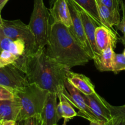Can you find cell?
Returning <instances> with one entry per match:
<instances>
[{"label": "cell", "instance_id": "6da1fadb", "mask_svg": "<svg viewBox=\"0 0 125 125\" xmlns=\"http://www.w3.org/2000/svg\"><path fill=\"white\" fill-rule=\"evenodd\" d=\"M24 73L29 84L59 95L65 89L67 68L50 59L45 47L20 57L13 65Z\"/></svg>", "mask_w": 125, "mask_h": 125}, {"label": "cell", "instance_id": "7a4b0ae2", "mask_svg": "<svg viewBox=\"0 0 125 125\" xmlns=\"http://www.w3.org/2000/svg\"><path fill=\"white\" fill-rule=\"evenodd\" d=\"M45 51L48 57L68 70L84 65L91 60L77 43L68 28L60 23H51Z\"/></svg>", "mask_w": 125, "mask_h": 125}, {"label": "cell", "instance_id": "3957f363", "mask_svg": "<svg viewBox=\"0 0 125 125\" xmlns=\"http://www.w3.org/2000/svg\"><path fill=\"white\" fill-rule=\"evenodd\" d=\"M13 92L21 106L18 121L41 114L49 92L41 89L36 84H29L23 87L15 89Z\"/></svg>", "mask_w": 125, "mask_h": 125}, {"label": "cell", "instance_id": "277c9868", "mask_svg": "<svg viewBox=\"0 0 125 125\" xmlns=\"http://www.w3.org/2000/svg\"><path fill=\"white\" fill-rule=\"evenodd\" d=\"M35 39V50L45 47L49 39L50 13L44 0H34V7L28 24Z\"/></svg>", "mask_w": 125, "mask_h": 125}, {"label": "cell", "instance_id": "5b68a950", "mask_svg": "<svg viewBox=\"0 0 125 125\" xmlns=\"http://www.w3.org/2000/svg\"><path fill=\"white\" fill-rule=\"evenodd\" d=\"M1 27L7 37L13 40H21L24 42L25 44V56L35 52V39L28 25L20 20H3Z\"/></svg>", "mask_w": 125, "mask_h": 125}, {"label": "cell", "instance_id": "8992f818", "mask_svg": "<svg viewBox=\"0 0 125 125\" xmlns=\"http://www.w3.org/2000/svg\"><path fill=\"white\" fill-rule=\"evenodd\" d=\"M67 1L72 19V25L68 28L69 30L77 43L89 56L91 60H93L94 57V54L85 33L79 12L72 0H67Z\"/></svg>", "mask_w": 125, "mask_h": 125}, {"label": "cell", "instance_id": "52a82bcc", "mask_svg": "<svg viewBox=\"0 0 125 125\" xmlns=\"http://www.w3.org/2000/svg\"><path fill=\"white\" fill-rule=\"evenodd\" d=\"M64 86L65 89L62 94L71 103V104L78 109L77 116L83 117L89 122L99 120L88 107L83 96V94L70 84L66 79L64 81Z\"/></svg>", "mask_w": 125, "mask_h": 125}, {"label": "cell", "instance_id": "ba28073f", "mask_svg": "<svg viewBox=\"0 0 125 125\" xmlns=\"http://www.w3.org/2000/svg\"><path fill=\"white\" fill-rule=\"evenodd\" d=\"M28 84L24 73L13 65L0 67V85L15 90Z\"/></svg>", "mask_w": 125, "mask_h": 125}, {"label": "cell", "instance_id": "9c48e42d", "mask_svg": "<svg viewBox=\"0 0 125 125\" xmlns=\"http://www.w3.org/2000/svg\"><path fill=\"white\" fill-rule=\"evenodd\" d=\"M85 102L98 120L107 122L112 119L108 107L109 103L96 92L90 95L83 94Z\"/></svg>", "mask_w": 125, "mask_h": 125}, {"label": "cell", "instance_id": "30bf717a", "mask_svg": "<svg viewBox=\"0 0 125 125\" xmlns=\"http://www.w3.org/2000/svg\"><path fill=\"white\" fill-rule=\"evenodd\" d=\"M52 23H62L67 28L72 25L71 13L67 0H56L50 9Z\"/></svg>", "mask_w": 125, "mask_h": 125}, {"label": "cell", "instance_id": "8fae6325", "mask_svg": "<svg viewBox=\"0 0 125 125\" xmlns=\"http://www.w3.org/2000/svg\"><path fill=\"white\" fill-rule=\"evenodd\" d=\"M57 98L56 94L48 92L41 114L44 125H57L60 120L57 114Z\"/></svg>", "mask_w": 125, "mask_h": 125}, {"label": "cell", "instance_id": "7c38bea8", "mask_svg": "<svg viewBox=\"0 0 125 125\" xmlns=\"http://www.w3.org/2000/svg\"><path fill=\"white\" fill-rule=\"evenodd\" d=\"M75 4L77 9L79 12L86 36H87V39L89 43V45H90L92 50L94 54V56H95L96 54L100 52L99 50H98V48L96 45L95 31L97 27L100 25H99L98 23H96L95 20L93 19L92 17L86 11H85L82 7L78 6L77 4L75 3Z\"/></svg>", "mask_w": 125, "mask_h": 125}, {"label": "cell", "instance_id": "4fadbf2b", "mask_svg": "<svg viewBox=\"0 0 125 125\" xmlns=\"http://www.w3.org/2000/svg\"><path fill=\"white\" fill-rule=\"evenodd\" d=\"M118 38L116 34L110 28L104 26H98L95 31V42L99 52L109 46L116 47Z\"/></svg>", "mask_w": 125, "mask_h": 125}, {"label": "cell", "instance_id": "5bb4252c", "mask_svg": "<svg viewBox=\"0 0 125 125\" xmlns=\"http://www.w3.org/2000/svg\"><path fill=\"white\" fill-rule=\"evenodd\" d=\"M66 79L70 84L84 95H90L96 92L95 86L90 79L83 74L75 73L68 70Z\"/></svg>", "mask_w": 125, "mask_h": 125}, {"label": "cell", "instance_id": "9a60e30c", "mask_svg": "<svg viewBox=\"0 0 125 125\" xmlns=\"http://www.w3.org/2000/svg\"><path fill=\"white\" fill-rule=\"evenodd\" d=\"M20 111V104L15 96L12 100H0V121L17 122Z\"/></svg>", "mask_w": 125, "mask_h": 125}, {"label": "cell", "instance_id": "2e32d148", "mask_svg": "<svg viewBox=\"0 0 125 125\" xmlns=\"http://www.w3.org/2000/svg\"><path fill=\"white\" fill-rule=\"evenodd\" d=\"M96 1L101 25L112 29L113 26H116L118 24L121 20L120 10H113L109 8L102 4L99 0H96Z\"/></svg>", "mask_w": 125, "mask_h": 125}, {"label": "cell", "instance_id": "e0dca14e", "mask_svg": "<svg viewBox=\"0 0 125 125\" xmlns=\"http://www.w3.org/2000/svg\"><path fill=\"white\" fill-rule=\"evenodd\" d=\"M7 50L19 56L25 55V44L21 40H13L5 35L1 26H0V52Z\"/></svg>", "mask_w": 125, "mask_h": 125}, {"label": "cell", "instance_id": "ac0fdd59", "mask_svg": "<svg viewBox=\"0 0 125 125\" xmlns=\"http://www.w3.org/2000/svg\"><path fill=\"white\" fill-rule=\"evenodd\" d=\"M115 54L114 49L112 46H110L96 54L93 60L97 69L102 72H112L113 61Z\"/></svg>", "mask_w": 125, "mask_h": 125}, {"label": "cell", "instance_id": "d6986e66", "mask_svg": "<svg viewBox=\"0 0 125 125\" xmlns=\"http://www.w3.org/2000/svg\"><path fill=\"white\" fill-rule=\"evenodd\" d=\"M58 98L60 101L58 104L57 108L59 119L64 118L69 121L77 115V113L72 107L71 103L62 94L58 95Z\"/></svg>", "mask_w": 125, "mask_h": 125}, {"label": "cell", "instance_id": "ffe728a7", "mask_svg": "<svg viewBox=\"0 0 125 125\" xmlns=\"http://www.w3.org/2000/svg\"><path fill=\"white\" fill-rule=\"evenodd\" d=\"M78 6L87 12L99 25H101L99 18L96 0H72Z\"/></svg>", "mask_w": 125, "mask_h": 125}, {"label": "cell", "instance_id": "44dd1931", "mask_svg": "<svg viewBox=\"0 0 125 125\" xmlns=\"http://www.w3.org/2000/svg\"><path fill=\"white\" fill-rule=\"evenodd\" d=\"M22 57L23 56H17L9 51L4 50L0 52V67H6L9 65H15Z\"/></svg>", "mask_w": 125, "mask_h": 125}, {"label": "cell", "instance_id": "7402d4cb", "mask_svg": "<svg viewBox=\"0 0 125 125\" xmlns=\"http://www.w3.org/2000/svg\"><path fill=\"white\" fill-rule=\"evenodd\" d=\"M125 71V56L123 54H115L113 61V71L117 74L121 71Z\"/></svg>", "mask_w": 125, "mask_h": 125}, {"label": "cell", "instance_id": "603a6c76", "mask_svg": "<svg viewBox=\"0 0 125 125\" xmlns=\"http://www.w3.org/2000/svg\"><path fill=\"white\" fill-rule=\"evenodd\" d=\"M120 7H121V10H122L123 17L118 24L116 25V27L118 30L120 31L123 33V37H121V42L125 46V3L123 0H121Z\"/></svg>", "mask_w": 125, "mask_h": 125}, {"label": "cell", "instance_id": "cb8c5ba5", "mask_svg": "<svg viewBox=\"0 0 125 125\" xmlns=\"http://www.w3.org/2000/svg\"><path fill=\"white\" fill-rule=\"evenodd\" d=\"M108 107L110 110L112 118L121 117L125 118V104L120 106H114L109 103Z\"/></svg>", "mask_w": 125, "mask_h": 125}, {"label": "cell", "instance_id": "d4e9b609", "mask_svg": "<svg viewBox=\"0 0 125 125\" xmlns=\"http://www.w3.org/2000/svg\"><path fill=\"white\" fill-rule=\"evenodd\" d=\"M13 89L0 85V100H12L15 98Z\"/></svg>", "mask_w": 125, "mask_h": 125}, {"label": "cell", "instance_id": "484cf974", "mask_svg": "<svg viewBox=\"0 0 125 125\" xmlns=\"http://www.w3.org/2000/svg\"><path fill=\"white\" fill-rule=\"evenodd\" d=\"M24 125H44L41 114L36 115L24 120Z\"/></svg>", "mask_w": 125, "mask_h": 125}, {"label": "cell", "instance_id": "4316f807", "mask_svg": "<svg viewBox=\"0 0 125 125\" xmlns=\"http://www.w3.org/2000/svg\"><path fill=\"white\" fill-rule=\"evenodd\" d=\"M100 2L109 8L113 10H121L120 4L121 0H99Z\"/></svg>", "mask_w": 125, "mask_h": 125}, {"label": "cell", "instance_id": "83f0119b", "mask_svg": "<svg viewBox=\"0 0 125 125\" xmlns=\"http://www.w3.org/2000/svg\"><path fill=\"white\" fill-rule=\"evenodd\" d=\"M112 125H125V118L121 117H113Z\"/></svg>", "mask_w": 125, "mask_h": 125}, {"label": "cell", "instance_id": "f1b7e54d", "mask_svg": "<svg viewBox=\"0 0 125 125\" xmlns=\"http://www.w3.org/2000/svg\"><path fill=\"white\" fill-rule=\"evenodd\" d=\"M106 123L107 122L101 120L93 121V122H90L89 125H105Z\"/></svg>", "mask_w": 125, "mask_h": 125}, {"label": "cell", "instance_id": "f546056e", "mask_svg": "<svg viewBox=\"0 0 125 125\" xmlns=\"http://www.w3.org/2000/svg\"><path fill=\"white\" fill-rule=\"evenodd\" d=\"M15 122L14 121H0V125H15Z\"/></svg>", "mask_w": 125, "mask_h": 125}, {"label": "cell", "instance_id": "4dcf8cb0", "mask_svg": "<svg viewBox=\"0 0 125 125\" xmlns=\"http://www.w3.org/2000/svg\"><path fill=\"white\" fill-rule=\"evenodd\" d=\"M8 1L9 0H0V11H1V10L3 9Z\"/></svg>", "mask_w": 125, "mask_h": 125}, {"label": "cell", "instance_id": "1f68e13d", "mask_svg": "<svg viewBox=\"0 0 125 125\" xmlns=\"http://www.w3.org/2000/svg\"><path fill=\"white\" fill-rule=\"evenodd\" d=\"M15 125H24V120H21V121L16 122Z\"/></svg>", "mask_w": 125, "mask_h": 125}, {"label": "cell", "instance_id": "d6a6232c", "mask_svg": "<svg viewBox=\"0 0 125 125\" xmlns=\"http://www.w3.org/2000/svg\"><path fill=\"white\" fill-rule=\"evenodd\" d=\"M105 125H112V119H111L110 120L108 121Z\"/></svg>", "mask_w": 125, "mask_h": 125}, {"label": "cell", "instance_id": "836d02e7", "mask_svg": "<svg viewBox=\"0 0 125 125\" xmlns=\"http://www.w3.org/2000/svg\"><path fill=\"white\" fill-rule=\"evenodd\" d=\"M2 21H3V20L2 19L1 16V11H0V26H2Z\"/></svg>", "mask_w": 125, "mask_h": 125}, {"label": "cell", "instance_id": "e575fe53", "mask_svg": "<svg viewBox=\"0 0 125 125\" xmlns=\"http://www.w3.org/2000/svg\"><path fill=\"white\" fill-rule=\"evenodd\" d=\"M56 1V0H50V6H52L53 4V3L55 2V1Z\"/></svg>", "mask_w": 125, "mask_h": 125}, {"label": "cell", "instance_id": "d590c367", "mask_svg": "<svg viewBox=\"0 0 125 125\" xmlns=\"http://www.w3.org/2000/svg\"><path fill=\"white\" fill-rule=\"evenodd\" d=\"M67 122H68V120H67L64 119V122H63V123H62V125H67Z\"/></svg>", "mask_w": 125, "mask_h": 125}, {"label": "cell", "instance_id": "8d00e7d4", "mask_svg": "<svg viewBox=\"0 0 125 125\" xmlns=\"http://www.w3.org/2000/svg\"><path fill=\"white\" fill-rule=\"evenodd\" d=\"M123 54H124V56H125V50H124V51H123Z\"/></svg>", "mask_w": 125, "mask_h": 125}, {"label": "cell", "instance_id": "74e56055", "mask_svg": "<svg viewBox=\"0 0 125 125\" xmlns=\"http://www.w3.org/2000/svg\"><path fill=\"white\" fill-rule=\"evenodd\" d=\"M123 1H124V2H125V0H123Z\"/></svg>", "mask_w": 125, "mask_h": 125}, {"label": "cell", "instance_id": "f35d334b", "mask_svg": "<svg viewBox=\"0 0 125 125\" xmlns=\"http://www.w3.org/2000/svg\"><path fill=\"white\" fill-rule=\"evenodd\" d=\"M58 125V124H57Z\"/></svg>", "mask_w": 125, "mask_h": 125}]
</instances>
